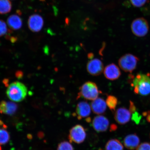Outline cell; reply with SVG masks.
I'll return each instance as SVG.
<instances>
[{
	"label": "cell",
	"mask_w": 150,
	"mask_h": 150,
	"mask_svg": "<svg viewBox=\"0 0 150 150\" xmlns=\"http://www.w3.org/2000/svg\"><path fill=\"white\" fill-rule=\"evenodd\" d=\"M131 4L135 7H140L144 6L147 0H130Z\"/></svg>",
	"instance_id": "603a6c76"
},
{
	"label": "cell",
	"mask_w": 150,
	"mask_h": 150,
	"mask_svg": "<svg viewBox=\"0 0 150 150\" xmlns=\"http://www.w3.org/2000/svg\"><path fill=\"white\" fill-rule=\"evenodd\" d=\"M18 108V106L16 103L5 101L0 103V113L12 115L16 113Z\"/></svg>",
	"instance_id": "4fadbf2b"
},
{
	"label": "cell",
	"mask_w": 150,
	"mask_h": 150,
	"mask_svg": "<svg viewBox=\"0 0 150 150\" xmlns=\"http://www.w3.org/2000/svg\"><path fill=\"white\" fill-rule=\"evenodd\" d=\"M12 4L9 0H0V14H4L10 12Z\"/></svg>",
	"instance_id": "ac0fdd59"
},
{
	"label": "cell",
	"mask_w": 150,
	"mask_h": 150,
	"mask_svg": "<svg viewBox=\"0 0 150 150\" xmlns=\"http://www.w3.org/2000/svg\"><path fill=\"white\" fill-rule=\"evenodd\" d=\"M1 127H3L4 128H6V125H4L3 122L0 120V128H1Z\"/></svg>",
	"instance_id": "4dcf8cb0"
},
{
	"label": "cell",
	"mask_w": 150,
	"mask_h": 150,
	"mask_svg": "<svg viewBox=\"0 0 150 150\" xmlns=\"http://www.w3.org/2000/svg\"><path fill=\"white\" fill-rule=\"evenodd\" d=\"M100 93L96 84L93 82L87 81L80 88L78 98L83 97L87 100H93L98 98Z\"/></svg>",
	"instance_id": "3957f363"
},
{
	"label": "cell",
	"mask_w": 150,
	"mask_h": 150,
	"mask_svg": "<svg viewBox=\"0 0 150 150\" xmlns=\"http://www.w3.org/2000/svg\"><path fill=\"white\" fill-rule=\"evenodd\" d=\"M17 13L19 15H21V12L20 10H18L17 11Z\"/></svg>",
	"instance_id": "1f68e13d"
},
{
	"label": "cell",
	"mask_w": 150,
	"mask_h": 150,
	"mask_svg": "<svg viewBox=\"0 0 150 150\" xmlns=\"http://www.w3.org/2000/svg\"><path fill=\"white\" fill-rule=\"evenodd\" d=\"M131 112L127 109L121 108L117 109L114 115V119L120 125H125L130 121Z\"/></svg>",
	"instance_id": "8fae6325"
},
{
	"label": "cell",
	"mask_w": 150,
	"mask_h": 150,
	"mask_svg": "<svg viewBox=\"0 0 150 150\" xmlns=\"http://www.w3.org/2000/svg\"><path fill=\"white\" fill-rule=\"evenodd\" d=\"M99 150H102V149H99Z\"/></svg>",
	"instance_id": "836d02e7"
},
{
	"label": "cell",
	"mask_w": 150,
	"mask_h": 150,
	"mask_svg": "<svg viewBox=\"0 0 150 150\" xmlns=\"http://www.w3.org/2000/svg\"><path fill=\"white\" fill-rule=\"evenodd\" d=\"M91 113V107L88 103L86 101H81L78 103L76 109V114L78 119L88 117Z\"/></svg>",
	"instance_id": "7c38bea8"
},
{
	"label": "cell",
	"mask_w": 150,
	"mask_h": 150,
	"mask_svg": "<svg viewBox=\"0 0 150 150\" xmlns=\"http://www.w3.org/2000/svg\"><path fill=\"white\" fill-rule=\"evenodd\" d=\"M86 137V133L84 127L81 125H77L70 130L69 138L70 142L80 144L84 141Z\"/></svg>",
	"instance_id": "8992f818"
},
{
	"label": "cell",
	"mask_w": 150,
	"mask_h": 150,
	"mask_svg": "<svg viewBox=\"0 0 150 150\" xmlns=\"http://www.w3.org/2000/svg\"><path fill=\"white\" fill-rule=\"evenodd\" d=\"M91 108L94 113L100 115L105 112L107 105L104 99L97 98L93 100L91 103Z\"/></svg>",
	"instance_id": "5bb4252c"
},
{
	"label": "cell",
	"mask_w": 150,
	"mask_h": 150,
	"mask_svg": "<svg viewBox=\"0 0 150 150\" xmlns=\"http://www.w3.org/2000/svg\"><path fill=\"white\" fill-rule=\"evenodd\" d=\"M57 150H74V149L70 142L65 141L59 144Z\"/></svg>",
	"instance_id": "44dd1931"
},
{
	"label": "cell",
	"mask_w": 150,
	"mask_h": 150,
	"mask_svg": "<svg viewBox=\"0 0 150 150\" xmlns=\"http://www.w3.org/2000/svg\"><path fill=\"white\" fill-rule=\"evenodd\" d=\"M129 110L131 113H134L136 111V108L134 103L132 101H130V106H129Z\"/></svg>",
	"instance_id": "484cf974"
},
{
	"label": "cell",
	"mask_w": 150,
	"mask_h": 150,
	"mask_svg": "<svg viewBox=\"0 0 150 150\" xmlns=\"http://www.w3.org/2000/svg\"><path fill=\"white\" fill-rule=\"evenodd\" d=\"M117 127L116 125H112L111 126V127H110V130H111V131L115 130L117 129Z\"/></svg>",
	"instance_id": "f546056e"
},
{
	"label": "cell",
	"mask_w": 150,
	"mask_h": 150,
	"mask_svg": "<svg viewBox=\"0 0 150 150\" xmlns=\"http://www.w3.org/2000/svg\"><path fill=\"white\" fill-rule=\"evenodd\" d=\"M141 119V115L138 112L136 111L133 113L132 119L137 124L139 123Z\"/></svg>",
	"instance_id": "cb8c5ba5"
},
{
	"label": "cell",
	"mask_w": 150,
	"mask_h": 150,
	"mask_svg": "<svg viewBox=\"0 0 150 150\" xmlns=\"http://www.w3.org/2000/svg\"><path fill=\"white\" fill-rule=\"evenodd\" d=\"M8 30L5 22L2 20H0V37L6 34Z\"/></svg>",
	"instance_id": "7402d4cb"
},
{
	"label": "cell",
	"mask_w": 150,
	"mask_h": 150,
	"mask_svg": "<svg viewBox=\"0 0 150 150\" xmlns=\"http://www.w3.org/2000/svg\"><path fill=\"white\" fill-rule=\"evenodd\" d=\"M104 74L105 78L110 80H117L121 75L119 67L114 63L110 64L105 67Z\"/></svg>",
	"instance_id": "30bf717a"
},
{
	"label": "cell",
	"mask_w": 150,
	"mask_h": 150,
	"mask_svg": "<svg viewBox=\"0 0 150 150\" xmlns=\"http://www.w3.org/2000/svg\"><path fill=\"white\" fill-rule=\"evenodd\" d=\"M44 21L42 16L38 14L31 15L28 21L29 29L33 32H38L42 30L44 26Z\"/></svg>",
	"instance_id": "ba28073f"
},
{
	"label": "cell",
	"mask_w": 150,
	"mask_h": 150,
	"mask_svg": "<svg viewBox=\"0 0 150 150\" xmlns=\"http://www.w3.org/2000/svg\"><path fill=\"white\" fill-rule=\"evenodd\" d=\"M129 81L134 87V92L136 94L147 96L150 94V77L149 75L139 74L135 77H130Z\"/></svg>",
	"instance_id": "6da1fadb"
},
{
	"label": "cell",
	"mask_w": 150,
	"mask_h": 150,
	"mask_svg": "<svg viewBox=\"0 0 150 150\" xmlns=\"http://www.w3.org/2000/svg\"><path fill=\"white\" fill-rule=\"evenodd\" d=\"M136 150H150V143L144 142L141 144L137 148Z\"/></svg>",
	"instance_id": "d4e9b609"
},
{
	"label": "cell",
	"mask_w": 150,
	"mask_h": 150,
	"mask_svg": "<svg viewBox=\"0 0 150 150\" xmlns=\"http://www.w3.org/2000/svg\"><path fill=\"white\" fill-rule=\"evenodd\" d=\"M87 70L92 76H98L102 74L104 70V64L99 59H91L87 64Z\"/></svg>",
	"instance_id": "52a82bcc"
},
{
	"label": "cell",
	"mask_w": 150,
	"mask_h": 150,
	"mask_svg": "<svg viewBox=\"0 0 150 150\" xmlns=\"http://www.w3.org/2000/svg\"><path fill=\"white\" fill-rule=\"evenodd\" d=\"M3 82L4 84L6 87H8V82H9V80L8 79H5L4 80H3Z\"/></svg>",
	"instance_id": "f1b7e54d"
},
{
	"label": "cell",
	"mask_w": 150,
	"mask_h": 150,
	"mask_svg": "<svg viewBox=\"0 0 150 150\" xmlns=\"http://www.w3.org/2000/svg\"><path fill=\"white\" fill-rule=\"evenodd\" d=\"M16 76L18 79H21L23 76V72L22 71H17L16 73Z\"/></svg>",
	"instance_id": "4316f807"
},
{
	"label": "cell",
	"mask_w": 150,
	"mask_h": 150,
	"mask_svg": "<svg viewBox=\"0 0 150 150\" xmlns=\"http://www.w3.org/2000/svg\"><path fill=\"white\" fill-rule=\"evenodd\" d=\"M27 92V88L24 84L19 82H15L8 86L6 94L11 100L19 102L25 98Z\"/></svg>",
	"instance_id": "7a4b0ae2"
},
{
	"label": "cell",
	"mask_w": 150,
	"mask_h": 150,
	"mask_svg": "<svg viewBox=\"0 0 150 150\" xmlns=\"http://www.w3.org/2000/svg\"><path fill=\"white\" fill-rule=\"evenodd\" d=\"M40 1H45V0H40Z\"/></svg>",
	"instance_id": "d6a6232c"
},
{
	"label": "cell",
	"mask_w": 150,
	"mask_h": 150,
	"mask_svg": "<svg viewBox=\"0 0 150 150\" xmlns=\"http://www.w3.org/2000/svg\"><path fill=\"white\" fill-rule=\"evenodd\" d=\"M139 59L137 56L130 54L122 56L119 59V64L125 72L132 73L136 68Z\"/></svg>",
	"instance_id": "277c9868"
},
{
	"label": "cell",
	"mask_w": 150,
	"mask_h": 150,
	"mask_svg": "<svg viewBox=\"0 0 150 150\" xmlns=\"http://www.w3.org/2000/svg\"><path fill=\"white\" fill-rule=\"evenodd\" d=\"M10 40L11 42L12 43H15L17 42L18 40V38L17 37L10 36V38H9V40Z\"/></svg>",
	"instance_id": "83f0119b"
},
{
	"label": "cell",
	"mask_w": 150,
	"mask_h": 150,
	"mask_svg": "<svg viewBox=\"0 0 150 150\" xmlns=\"http://www.w3.org/2000/svg\"><path fill=\"white\" fill-rule=\"evenodd\" d=\"M107 106L112 112L115 111L116 107L118 103L117 97L112 95H109L106 101Z\"/></svg>",
	"instance_id": "d6986e66"
},
{
	"label": "cell",
	"mask_w": 150,
	"mask_h": 150,
	"mask_svg": "<svg viewBox=\"0 0 150 150\" xmlns=\"http://www.w3.org/2000/svg\"><path fill=\"white\" fill-rule=\"evenodd\" d=\"M10 136L5 128L0 129V145H4L9 141Z\"/></svg>",
	"instance_id": "ffe728a7"
},
{
	"label": "cell",
	"mask_w": 150,
	"mask_h": 150,
	"mask_svg": "<svg viewBox=\"0 0 150 150\" xmlns=\"http://www.w3.org/2000/svg\"><path fill=\"white\" fill-rule=\"evenodd\" d=\"M106 150H123V147L119 140L112 139L108 141L105 146Z\"/></svg>",
	"instance_id": "e0dca14e"
},
{
	"label": "cell",
	"mask_w": 150,
	"mask_h": 150,
	"mask_svg": "<svg viewBox=\"0 0 150 150\" xmlns=\"http://www.w3.org/2000/svg\"><path fill=\"white\" fill-rule=\"evenodd\" d=\"M7 23L11 29L17 30L22 27V19L16 15H12L7 20Z\"/></svg>",
	"instance_id": "2e32d148"
},
{
	"label": "cell",
	"mask_w": 150,
	"mask_h": 150,
	"mask_svg": "<svg viewBox=\"0 0 150 150\" xmlns=\"http://www.w3.org/2000/svg\"><path fill=\"white\" fill-rule=\"evenodd\" d=\"M131 29L134 34L138 37H143L147 34L149 26L147 20L143 18H139L133 21L131 24Z\"/></svg>",
	"instance_id": "5b68a950"
},
{
	"label": "cell",
	"mask_w": 150,
	"mask_h": 150,
	"mask_svg": "<svg viewBox=\"0 0 150 150\" xmlns=\"http://www.w3.org/2000/svg\"><path fill=\"white\" fill-rule=\"evenodd\" d=\"M0 150H1V149H0Z\"/></svg>",
	"instance_id": "e575fe53"
},
{
	"label": "cell",
	"mask_w": 150,
	"mask_h": 150,
	"mask_svg": "<svg viewBox=\"0 0 150 150\" xmlns=\"http://www.w3.org/2000/svg\"><path fill=\"white\" fill-rule=\"evenodd\" d=\"M140 143V139L136 134H129L125 137L124 144L127 149L134 150L137 148Z\"/></svg>",
	"instance_id": "9a60e30c"
},
{
	"label": "cell",
	"mask_w": 150,
	"mask_h": 150,
	"mask_svg": "<svg viewBox=\"0 0 150 150\" xmlns=\"http://www.w3.org/2000/svg\"><path fill=\"white\" fill-rule=\"evenodd\" d=\"M109 122L104 116L99 115L94 118L92 125L94 129L98 132H103L108 130Z\"/></svg>",
	"instance_id": "9c48e42d"
}]
</instances>
